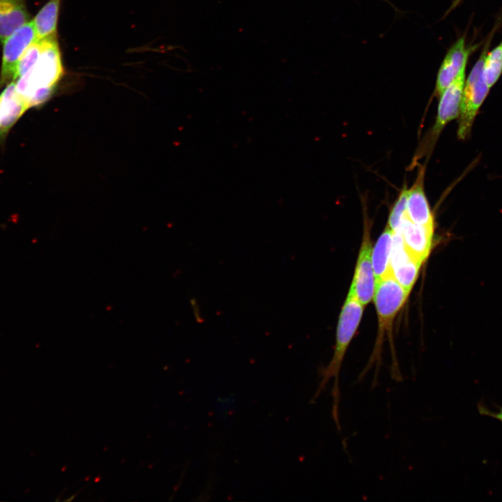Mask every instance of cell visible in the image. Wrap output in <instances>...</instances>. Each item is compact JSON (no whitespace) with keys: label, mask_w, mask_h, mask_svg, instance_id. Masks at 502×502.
Wrapping results in <instances>:
<instances>
[{"label":"cell","mask_w":502,"mask_h":502,"mask_svg":"<svg viewBox=\"0 0 502 502\" xmlns=\"http://www.w3.org/2000/svg\"><path fill=\"white\" fill-rule=\"evenodd\" d=\"M40 53L31 68L14 82L29 108L47 101L63 75L56 36L40 40Z\"/></svg>","instance_id":"obj_1"},{"label":"cell","mask_w":502,"mask_h":502,"mask_svg":"<svg viewBox=\"0 0 502 502\" xmlns=\"http://www.w3.org/2000/svg\"><path fill=\"white\" fill-rule=\"evenodd\" d=\"M363 309L364 305L349 291L338 319L333 356L327 366L319 370L320 381L312 400V402H315L321 392L326 388L329 381L334 379L331 390L333 398L332 416L338 430L341 429L339 416L340 401V372L349 344L360 323Z\"/></svg>","instance_id":"obj_2"},{"label":"cell","mask_w":502,"mask_h":502,"mask_svg":"<svg viewBox=\"0 0 502 502\" xmlns=\"http://www.w3.org/2000/svg\"><path fill=\"white\" fill-rule=\"evenodd\" d=\"M409 294L391 273L376 282L373 298L378 315V333L373 352L366 366L359 374L358 381L363 380L367 373L374 367L375 371L372 386L374 388L377 385L384 336L386 333L390 334L393 321L406 302Z\"/></svg>","instance_id":"obj_3"},{"label":"cell","mask_w":502,"mask_h":502,"mask_svg":"<svg viewBox=\"0 0 502 502\" xmlns=\"http://www.w3.org/2000/svg\"><path fill=\"white\" fill-rule=\"evenodd\" d=\"M488 46L487 44L464 84L457 129L459 139H466L470 134L475 117L490 89L484 76Z\"/></svg>","instance_id":"obj_4"},{"label":"cell","mask_w":502,"mask_h":502,"mask_svg":"<svg viewBox=\"0 0 502 502\" xmlns=\"http://www.w3.org/2000/svg\"><path fill=\"white\" fill-rule=\"evenodd\" d=\"M36 40V31L30 20L3 41L0 87L13 82L18 61L25 50Z\"/></svg>","instance_id":"obj_5"},{"label":"cell","mask_w":502,"mask_h":502,"mask_svg":"<svg viewBox=\"0 0 502 502\" xmlns=\"http://www.w3.org/2000/svg\"><path fill=\"white\" fill-rule=\"evenodd\" d=\"M372 244L368 230L364 233L360 249L351 292L363 305L368 304L374 298L376 281L372 262Z\"/></svg>","instance_id":"obj_6"},{"label":"cell","mask_w":502,"mask_h":502,"mask_svg":"<svg viewBox=\"0 0 502 502\" xmlns=\"http://www.w3.org/2000/svg\"><path fill=\"white\" fill-rule=\"evenodd\" d=\"M464 84L465 69L459 73L453 82L439 96L437 115L431 131L433 139L439 135L450 121L459 116Z\"/></svg>","instance_id":"obj_7"},{"label":"cell","mask_w":502,"mask_h":502,"mask_svg":"<svg viewBox=\"0 0 502 502\" xmlns=\"http://www.w3.org/2000/svg\"><path fill=\"white\" fill-rule=\"evenodd\" d=\"M421 264L407 251L400 233L395 232L390 258L391 274L408 294L418 278Z\"/></svg>","instance_id":"obj_8"},{"label":"cell","mask_w":502,"mask_h":502,"mask_svg":"<svg viewBox=\"0 0 502 502\" xmlns=\"http://www.w3.org/2000/svg\"><path fill=\"white\" fill-rule=\"evenodd\" d=\"M471 50L466 45L464 36L459 38L448 50L438 71L434 91L436 96H439L459 73L466 69Z\"/></svg>","instance_id":"obj_9"},{"label":"cell","mask_w":502,"mask_h":502,"mask_svg":"<svg viewBox=\"0 0 502 502\" xmlns=\"http://www.w3.org/2000/svg\"><path fill=\"white\" fill-rule=\"evenodd\" d=\"M425 168L421 167L413 185L408 189L406 218L412 222L434 229V220L424 188Z\"/></svg>","instance_id":"obj_10"},{"label":"cell","mask_w":502,"mask_h":502,"mask_svg":"<svg viewBox=\"0 0 502 502\" xmlns=\"http://www.w3.org/2000/svg\"><path fill=\"white\" fill-rule=\"evenodd\" d=\"M434 231L412 222L406 216L397 232L407 251L423 264L430 253Z\"/></svg>","instance_id":"obj_11"},{"label":"cell","mask_w":502,"mask_h":502,"mask_svg":"<svg viewBox=\"0 0 502 502\" xmlns=\"http://www.w3.org/2000/svg\"><path fill=\"white\" fill-rule=\"evenodd\" d=\"M28 109L15 82L6 84L0 93V135L6 133Z\"/></svg>","instance_id":"obj_12"},{"label":"cell","mask_w":502,"mask_h":502,"mask_svg":"<svg viewBox=\"0 0 502 502\" xmlns=\"http://www.w3.org/2000/svg\"><path fill=\"white\" fill-rule=\"evenodd\" d=\"M29 21L26 0H0V43Z\"/></svg>","instance_id":"obj_13"},{"label":"cell","mask_w":502,"mask_h":502,"mask_svg":"<svg viewBox=\"0 0 502 502\" xmlns=\"http://www.w3.org/2000/svg\"><path fill=\"white\" fill-rule=\"evenodd\" d=\"M394 232L387 226L372 251V262L376 282L391 273L390 258Z\"/></svg>","instance_id":"obj_14"},{"label":"cell","mask_w":502,"mask_h":502,"mask_svg":"<svg viewBox=\"0 0 502 502\" xmlns=\"http://www.w3.org/2000/svg\"><path fill=\"white\" fill-rule=\"evenodd\" d=\"M61 2V0H49L32 20L37 40L56 36Z\"/></svg>","instance_id":"obj_15"},{"label":"cell","mask_w":502,"mask_h":502,"mask_svg":"<svg viewBox=\"0 0 502 502\" xmlns=\"http://www.w3.org/2000/svg\"><path fill=\"white\" fill-rule=\"evenodd\" d=\"M502 73V40L489 53H487L484 62V76L485 81L491 88L499 79Z\"/></svg>","instance_id":"obj_16"},{"label":"cell","mask_w":502,"mask_h":502,"mask_svg":"<svg viewBox=\"0 0 502 502\" xmlns=\"http://www.w3.org/2000/svg\"><path fill=\"white\" fill-rule=\"evenodd\" d=\"M407 192L408 188L404 186L390 210L387 227L394 233L400 229L406 217Z\"/></svg>","instance_id":"obj_17"},{"label":"cell","mask_w":502,"mask_h":502,"mask_svg":"<svg viewBox=\"0 0 502 502\" xmlns=\"http://www.w3.org/2000/svg\"><path fill=\"white\" fill-rule=\"evenodd\" d=\"M478 409L480 414L495 418L502 423V406H499L497 411H493L480 402L478 405Z\"/></svg>","instance_id":"obj_18"},{"label":"cell","mask_w":502,"mask_h":502,"mask_svg":"<svg viewBox=\"0 0 502 502\" xmlns=\"http://www.w3.org/2000/svg\"><path fill=\"white\" fill-rule=\"evenodd\" d=\"M460 1H461V0H455V1H454V3H452V5L451 6L450 10L452 9V8H455L456 6H457V4L459 3Z\"/></svg>","instance_id":"obj_19"}]
</instances>
